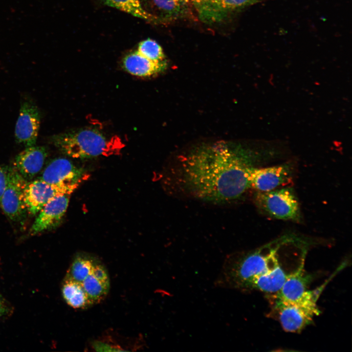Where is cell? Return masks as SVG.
Masks as SVG:
<instances>
[{
	"instance_id": "4fadbf2b",
	"label": "cell",
	"mask_w": 352,
	"mask_h": 352,
	"mask_svg": "<svg viewBox=\"0 0 352 352\" xmlns=\"http://www.w3.org/2000/svg\"><path fill=\"white\" fill-rule=\"evenodd\" d=\"M44 146H32L18 154L13 167L27 181H29L41 171L47 155Z\"/></svg>"
},
{
	"instance_id": "ac0fdd59",
	"label": "cell",
	"mask_w": 352,
	"mask_h": 352,
	"mask_svg": "<svg viewBox=\"0 0 352 352\" xmlns=\"http://www.w3.org/2000/svg\"><path fill=\"white\" fill-rule=\"evenodd\" d=\"M62 293L67 305L75 309H84L91 306L85 293L73 280L65 277Z\"/></svg>"
},
{
	"instance_id": "44dd1931",
	"label": "cell",
	"mask_w": 352,
	"mask_h": 352,
	"mask_svg": "<svg viewBox=\"0 0 352 352\" xmlns=\"http://www.w3.org/2000/svg\"><path fill=\"white\" fill-rule=\"evenodd\" d=\"M146 58L154 61H165V55L161 46L154 40L148 39L141 42L136 50Z\"/></svg>"
},
{
	"instance_id": "5bb4252c",
	"label": "cell",
	"mask_w": 352,
	"mask_h": 352,
	"mask_svg": "<svg viewBox=\"0 0 352 352\" xmlns=\"http://www.w3.org/2000/svg\"><path fill=\"white\" fill-rule=\"evenodd\" d=\"M289 266L283 263L272 271L255 278L251 283L249 290L257 289L266 293H276L288 278L302 266Z\"/></svg>"
},
{
	"instance_id": "6da1fadb",
	"label": "cell",
	"mask_w": 352,
	"mask_h": 352,
	"mask_svg": "<svg viewBox=\"0 0 352 352\" xmlns=\"http://www.w3.org/2000/svg\"><path fill=\"white\" fill-rule=\"evenodd\" d=\"M221 145L195 151L183 160L184 186L194 197L214 203L242 197L250 188V176L259 158Z\"/></svg>"
},
{
	"instance_id": "603a6c76",
	"label": "cell",
	"mask_w": 352,
	"mask_h": 352,
	"mask_svg": "<svg viewBox=\"0 0 352 352\" xmlns=\"http://www.w3.org/2000/svg\"><path fill=\"white\" fill-rule=\"evenodd\" d=\"M8 311V308L3 299L0 296V317L4 315Z\"/></svg>"
},
{
	"instance_id": "8fae6325",
	"label": "cell",
	"mask_w": 352,
	"mask_h": 352,
	"mask_svg": "<svg viewBox=\"0 0 352 352\" xmlns=\"http://www.w3.org/2000/svg\"><path fill=\"white\" fill-rule=\"evenodd\" d=\"M69 196L60 195L48 202L39 212L29 230V234L36 235L58 226L67 210Z\"/></svg>"
},
{
	"instance_id": "277c9868",
	"label": "cell",
	"mask_w": 352,
	"mask_h": 352,
	"mask_svg": "<svg viewBox=\"0 0 352 352\" xmlns=\"http://www.w3.org/2000/svg\"><path fill=\"white\" fill-rule=\"evenodd\" d=\"M330 280L315 289L307 290L294 301H275L273 309L285 331L299 332L320 314L317 302Z\"/></svg>"
},
{
	"instance_id": "9a60e30c",
	"label": "cell",
	"mask_w": 352,
	"mask_h": 352,
	"mask_svg": "<svg viewBox=\"0 0 352 352\" xmlns=\"http://www.w3.org/2000/svg\"><path fill=\"white\" fill-rule=\"evenodd\" d=\"M304 266H302L288 278L281 288L275 293V301H294L308 290L313 276L306 272Z\"/></svg>"
},
{
	"instance_id": "ba28073f",
	"label": "cell",
	"mask_w": 352,
	"mask_h": 352,
	"mask_svg": "<svg viewBox=\"0 0 352 352\" xmlns=\"http://www.w3.org/2000/svg\"><path fill=\"white\" fill-rule=\"evenodd\" d=\"M293 176V167L284 163L266 167H256L250 176V188L256 192H267L289 184Z\"/></svg>"
},
{
	"instance_id": "3957f363",
	"label": "cell",
	"mask_w": 352,
	"mask_h": 352,
	"mask_svg": "<svg viewBox=\"0 0 352 352\" xmlns=\"http://www.w3.org/2000/svg\"><path fill=\"white\" fill-rule=\"evenodd\" d=\"M54 144L63 154L76 158H87L112 154L111 141L99 131L85 129L56 134L52 137Z\"/></svg>"
},
{
	"instance_id": "30bf717a",
	"label": "cell",
	"mask_w": 352,
	"mask_h": 352,
	"mask_svg": "<svg viewBox=\"0 0 352 352\" xmlns=\"http://www.w3.org/2000/svg\"><path fill=\"white\" fill-rule=\"evenodd\" d=\"M72 193L67 189L50 185L39 178L27 181L23 194L27 214L35 216L56 196Z\"/></svg>"
},
{
	"instance_id": "52a82bcc",
	"label": "cell",
	"mask_w": 352,
	"mask_h": 352,
	"mask_svg": "<svg viewBox=\"0 0 352 352\" xmlns=\"http://www.w3.org/2000/svg\"><path fill=\"white\" fill-rule=\"evenodd\" d=\"M86 176L84 170L68 159L57 158L49 163L39 178L50 185L73 192Z\"/></svg>"
},
{
	"instance_id": "7a4b0ae2",
	"label": "cell",
	"mask_w": 352,
	"mask_h": 352,
	"mask_svg": "<svg viewBox=\"0 0 352 352\" xmlns=\"http://www.w3.org/2000/svg\"><path fill=\"white\" fill-rule=\"evenodd\" d=\"M297 244L295 235L287 234L254 250L230 255L223 263L217 283L219 286L248 290L255 278L286 262L284 256Z\"/></svg>"
},
{
	"instance_id": "7c38bea8",
	"label": "cell",
	"mask_w": 352,
	"mask_h": 352,
	"mask_svg": "<svg viewBox=\"0 0 352 352\" xmlns=\"http://www.w3.org/2000/svg\"><path fill=\"white\" fill-rule=\"evenodd\" d=\"M74 281L84 292L91 306L102 301L106 297L110 289L107 271L104 266L97 261L87 276L79 281Z\"/></svg>"
},
{
	"instance_id": "7402d4cb",
	"label": "cell",
	"mask_w": 352,
	"mask_h": 352,
	"mask_svg": "<svg viewBox=\"0 0 352 352\" xmlns=\"http://www.w3.org/2000/svg\"><path fill=\"white\" fill-rule=\"evenodd\" d=\"M7 180V167L0 166V200L5 189Z\"/></svg>"
},
{
	"instance_id": "e0dca14e",
	"label": "cell",
	"mask_w": 352,
	"mask_h": 352,
	"mask_svg": "<svg viewBox=\"0 0 352 352\" xmlns=\"http://www.w3.org/2000/svg\"><path fill=\"white\" fill-rule=\"evenodd\" d=\"M260 0H206L199 6L207 17L215 18L236 9L258 2Z\"/></svg>"
},
{
	"instance_id": "ffe728a7",
	"label": "cell",
	"mask_w": 352,
	"mask_h": 352,
	"mask_svg": "<svg viewBox=\"0 0 352 352\" xmlns=\"http://www.w3.org/2000/svg\"><path fill=\"white\" fill-rule=\"evenodd\" d=\"M154 6L166 16H174L183 11L190 0H152Z\"/></svg>"
},
{
	"instance_id": "2e32d148",
	"label": "cell",
	"mask_w": 352,
	"mask_h": 352,
	"mask_svg": "<svg viewBox=\"0 0 352 352\" xmlns=\"http://www.w3.org/2000/svg\"><path fill=\"white\" fill-rule=\"evenodd\" d=\"M124 69L130 74L141 77L157 74L166 67L165 61L154 62L143 56L137 51L125 56L123 60Z\"/></svg>"
},
{
	"instance_id": "d6986e66",
	"label": "cell",
	"mask_w": 352,
	"mask_h": 352,
	"mask_svg": "<svg viewBox=\"0 0 352 352\" xmlns=\"http://www.w3.org/2000/svg\"><path fill=\"white\" fill-rule=\"evenodd\" d=\"M110 6L117 8L136 17L153 20L154 17L142 7L140 0H103Z\"/></svg>"
},
{
	"instance_id": "8992f818",
	"label": "cell",
	"mask_w": 352,
	"mask_h": 352,
	"mask_svg": "<svg viewBox=\"0 0 352 352\" xmlns=\"http://www.w3.org/2000/svg\"><path fill=\"white\" fill-rule=\"evenodd\" d=\"M7 184L0 200V206L11 220L21 222L28 214L23 195L28 181L13 167H7Z\"/></svg>"
},
{
	"instance_id": "9c48e42d",
	"label": "cell",
	"mask_w": 352,
	"mask_h": 352,
	"mask_svg": "<svg viewBox=\"0 0 352 352\" xmlns=\"http://www.w3.org/2000/svg\"><path fill=\"white\" fill-rule=\"evenodd\" d=\"M41 113L31 101L22 103L15 127V137L17 143L29 147L35 145L41 122Z\"/></svg>"
},
{
	"instance_id": "5b68a950",
	"label": "cell",
	"mask_w": 352,
	"mask_h": 352,
	"mask_svg": "<svg viewBox=\"0 0 352 352\" xmlns=\"http://www.w3.org/2000/svg\"><path fill=\"white\" fill-rule=\"evenodd\" d=\"M254 202L260 210L272 218L296 222L301 220L298 199L291 187H282L267 192H256Z\"/></svg>"
},
{
	"instance_id": "cb8c5ba5",
	"label": "cell",
	"mask_w": 352,
	"mask_h": 352,
	"mask_svg": "<svg viewBox=\"0 0 352 352\" xmlns=\"http://www.w3.org/2000/svg\"><path fill=\"white\" fill-rule=\"evenodd\" d=\"M191 3L196 4V5L199 6L202 4L206 0H190Z\"/></svg>"
}]
</instances>
